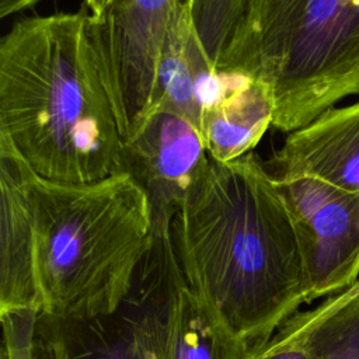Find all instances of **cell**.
Wrapping results in <instances>:
<instances>
[{
    "instance_id": "52a82bcc",
    "label": "cell",
    "mask_w": 359,
    "mask_h": 359,
    "mask_svg": "<svg viewBox=\"0 0 359 359\" xmlns=\"http://www.w3.org/2000/svg\"><path fill=\"white\" fill-rule=\"evenodd\" d=\"M137 283L150 302L161 359H244L245 345L230 334L185 282L171 233L154 234Z\"/></svg>"
},
{
    "instance_id": "7c38bea8",
    "label": "cell",
    "mask_w": 359,
    "mask_h": 359,
    "mask_svg": "<svg viewBox=\"0 0 359 359\" xmlns=\"http://www.w3.org/2000/svg\"><path fill=\"white\" fill-rule=\"evenodd\" d=\"M273 122V97L261 81L241 79L205 111L202 137L212 160L233 161L259 143Z\"/></svg>"
},
{
    "instance_id": "8992f818",
    "label": "cell",
    "mask_w": 359,
    "mask_h": 359,
    "mask_svg": "<svg viewBox=\"0 0 359 359\" xmlns=\"http://www.w3.org/2000/svg\"><path fill=\"white\" fill-rule=\"evenodd\" d=\"M278 184L297 227L309 304L352 286L359 278V192L309 177Z\"/></svg>"
},
{
    "instance_id": "ba28073f",
    "label": "cell",
    "mask_w": 359,
    "mask_h": 359,
    "mask_svg": "<svg viewBox=\"0 0 359 359\" xmlns=\"http://www.w3.org/2000/svg\"><path fill=\"white\" fill-rule=\"evenodd\" d=\"M209 163L201 132L174 112L153 109L129 132L122 171L144 189L153 230L171 229L175 213Z\"/></svg>"
},
{
    "instance_id": "8fae6325",
    "label": "cell",
    "mask_w": 359,
    "mask_h": 359,
    "mask_svg": "<svg viewBox=\"0 0 359 359\" xmlns=\"http://www.w3.org/2000/svg\"><path fill=\"white\" fill-rule=\"evenodd\" d=\"M41 311L27 202L8 157L0 153V313Z\"/></svg>"
},
{
    "instance_id": "ac0fdd59",
    "label": "cell",
    "mask_w": 359,
    "mask_h": 359,
    "mask_svg": "<svg viewBox=\"0 0 359 359\" xmlns=\"http://www.w3.org/2000/svg\"><path fill=\"white\" fill-rule=\"evenodd\" d=\"M114 1L115 0H84V7H87L95 20L102 21Z\"/></svg>"
},
{
    "instance_id": "7a4b0ae2",
    "label": "cell",
    "mask_w": 359,
    "mask_h": 359,
    "mask_svg": "<svg viewBox=\"0 0 359 359\" xmlns=\"http://www.w3.org/2000/svg\"><path fill=\"white\" fill-rule=\"evenodd\" d=\"M0 135L48 180L122 171L126 130L87 7L15 20L1 36Z\"/></svg>"
},
{
    "instance_id": "5bb4252c",
    "label": "cell",
    "mask_w": 359,
    "mask_h": 359,
    "mask_svg": "<svg viewBox=\"0 0 359 359\" xmlns=\"http://www.w3.org/2000/svg\"><path fill=\"white\" fill-rule=\"evenodd\" d=\"M0 317L1 359H73L63 321L34 309L10 310Z\"/></svg>"
},
{
    "instance_id": "4fadbf2b",
    "label": "cell",
    "mask_w": 359,
    "mask_h": 359,
    "mask_svg": "<svg viewBox=\"0 0 359 359\" xmlns=\"http://www.w3.org/2000/svg\"><path fill=\"white\" fill-rule=\"evenodd\" d=\"M63 324L73 359H161L153 313L135 296L112 316Z\"/></svg>"
},
{
    "instance_id": "9c48e42d",
    "label": "cell",
    "mask_w": 359,
    "mask_h": 359,
    "mask_svg": "<svg viewBox=\"0 0 359 359\" xmlns=\"http://www.w3.org/2000/svg\"><path fill=\"white\" fill-rule=\"evenodd\" d=\"M181 1L115 0L97 20L126 137L154 102L164 38Z\"/></svg>"
},
{
    "instance_id": "e0dca14e",
    "label": "cell",
    "mask_w": 359,
    "mask_h": 359,
    "mask_svg": "<svg viewBox=\"0 0 359 359\" xmlns=\"http://www.w3.org/2000/svg\"><path fill=\"white\" fill-rule=\"evenodd\" d=\"M41 1L42 0H0V17L6 18L17 13L29 10Z\"/></svg>"
},
{
    "instance_id": "5b68a950",
    "label": "cell",
    "mask_w": 359,
    "mask_h": 359,
    "mask_svg": "<svg viewBox=\"0 0 359 359\" xmlns=\"http://www.w3.org/2000/svg\"><path fill=\"white\" fill-rule=\"evenodd\" d=\"M248 0H182L168 25L153 108L188 119L201 133L206 108L229 88L222 63Z\"/></svg>"
},
{
    "instance_id": "30bf717a",
    "label": "cell",
    "mask_w": 359,
    "mask_h": 359,
    "mask_svg": "<svg viewBox=\"0 0 359 359\" xmlns=\"http://www.w3.org/2000/svg\"><path fill=\"white\" fill-rule=\"evenodd\" d=\"M266 168L276 182L309 177L359 192V101L332 107L290 132Z\"/></svg>"
},
{
    "instance_id": "277c9868",
    "label": "cell",
    "mask_w": 359,
    "mask_h": 359,
    "mask_svg": "<svg viewBox=\"0 0 359 359\" xmlns=\"http://www.w3.org/2000/svg\"><path fill=\"white\" fill-rule=\"evenodd\" d=\"M220 76L265 84L278 130L307 125L359 94V0H248Z\"/></svg>"
},
{
    "instance_id": "3957f363",
    "label": "cell",
    "mask_w": 359,
    "mask_h": 359,
    "mask_svg": "<svg viewBox=\"0 0 359 359\" xmlns=\"http://www.w3.org/2000/svg\"><path fill=\"white\" fill-rule=\"evenodd\" d=\"M0 153L11 161L27 202L41 313L81 323L119 311L154 241L140 184L125 171L93 182L48 180L1 135Z\"/></svg>"
},
{
    "instance_id": "9a60e30c",
    "label": "cell",
    "mask_w": 359,
    "mask_h": 359,
    "mask_svg": "<svg viewBox=\"0 0 359 359\" xmlns=\"http://www.w3.org/2000/svg\"><path fill=\"white\" fill-rule=\"evenodd\" d=\"M304 318L313 330L318 359H359V296L324 320Z\"/></svg>"
},
{
    "instance_id": "2e32d148",
    "label": "cell",
    "mask_w": 359,
    "mask_h": 359,
    "mask_svg": "<svg viewBox=\"0 0 359 359\" xmlns=\"http://www.w3.org/2000/svg\"><path fill=\"white\" fill-rule=\"evenodd\" d=\"M244 359H318L313 330L303 311L293 314L264 345L248 352Z\"/></svg>"
},
{
    "instance_id": "6da1fadb",
    "label": "cell",
    "mask_w": 359,
    "mask_h": 359,
    "mask_svg": "<svg viewBox=\"0 0 359 359\" xmlns=\"http://www.w3.org/2000/svg\"><path fill=\"white\" fill-rule=\"evenodd\" d=\"M182 276L248 352L309 304V282L290 206L250 151L210 158L171 222Z\"/></svg>"
}]
</instances>
